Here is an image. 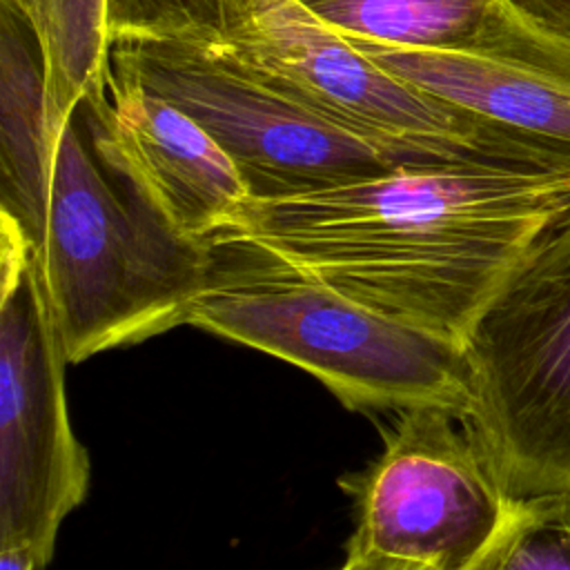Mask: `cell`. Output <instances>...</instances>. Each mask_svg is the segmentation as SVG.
<instances>
[{
	"label": "cell",
	"instance_id": "cell-1",
	"mask_svg": "<svg viewBox=\"0 0 570 570\" xmlns=\"http://www.w3.org/2000/svg\"><path fill=\"white\" fill-rule=\"evenodd\" d=\"M568 216L566 174L445 163L247 200L229 227L363 305L463 345L494 289Z\"/></svg>",
	"mask_w": 570,
	"mask_h": 570
},
{
	"label": "cell",
	"instance_id": "cell-2",
	"mask_svg": "<svg viewBox=\"0 0 570 570\" xmlns=\"http://www.w3.org/2000/svg\"><path fill=\"white\" fill-rule=\"evenodd\" d=\"M205 245L187 325L309 372L354 412L441 407L468 416L463 345L363 305L234 227Z\"/></svg>",
	"mask_w": 570,
	"mask_h": 570
},
{
	"label": "cell",
	"instance_id": "cell-3",
	"mask_svg": "<svg viewBox=\"0 0 570 570\" xmlns=\"http://www.w3.org/2000/svg\"><path fill=\"white\" fill-rule=\"evenodd\" d=\"M36 265L62 352L80 363L187 325L207 245L107 169L71 120L58 142Z\"/></svg>",
	"mask_w": 570,
	"mask_h": 570
},
{
	"label": "cell",
	"instance_id": "cell-4",
	"mask_svg": "<svg viewBox=\"0 0 570 570\" xmlns=\"http://www.w3.org/2000/svg\"><path fill=\"white\" fill-rule=\"evenodd\" d=\"M463 419L512 501L570 490V216L479 309Z\"/></svg>",
	"mask_w": 570,
	"mask_h": 570
},
{
	"label": "cell",
	"instance_id": "cell-5",
	"mask_svg": "<svg viewBox=\"0 0 570 570\" xmlns=\"http://www.w3.org/2000/svg\"><path fill=\"white\" fill-rule=\"evenodd\" d=\"M225 38L287 98L403 165L552 171L503 129L379 67L296 0H227Z\"/></svg>",
	"mask_w": 570,
	"mask_h": 570
},
{
	"label": "cell",
	"instance_id": "cell-6",
	"mask_svg": "<svg viewBox=\"0 0 570 570\" xmlns=\"http://www.w3.org/2000/svg\"><path fill=\"white\" fill-rule=\"evenodd\" d=\"M111 71L207 129L236 165L249 200L301 196L403 167L287 98L225 36L118 40Z\"/></svg>",
	"mask_w": 570,
	"mask_h": 570
},
{
	"label": "cell",
	"instance_id": "cell-7",
	"mask_svg": "<svg viewBox=\"0 0 570 570\" xmlns=\"http://www.w3.org/2000/svg\"><path fill=\"white\" fill-rule=\"evenodd\" d=\"M0 546H24L38 570L89 492V454L65 399L69 365L33 252L0 214Z\"/></svg>",
	"mask_w": 570,
	"mask_h": 570
},
{
	"label": "cell",
	"instance_id": "cell-8",
	"mask_svg": "<svg viewBox=\"0 0 570 570\" xmlns=\"http://www.w3.org/2000/svg\"><path fill=\"white\" fill-rule=\"evenodd\" d=\"M394 414L379 459L341 479L356 505L345 552L465 570L501 530L514 501L463 416L441 407Z\"/></svg>",
	"mask_w": 570,
	"mask_h": 570
},
{
	"label": "cell",
	"instance_id": "cell-9",
	"mask_svg": "<svg viewBox=\"0 0 570 570\" xmlns=\"http://www.w3.org/2000/svg\"><path fill=\"white\" fill-rule=\"evenodd\" d=\"M85 109L100 163L183 234L207 238L234 225L247 185L189 114L114 71L105 98Z\"/></svg>",
	"mask_w": 570,
	"mask_h": 570
},
{
	"label": "cell",
	"instance_id": "cell-10",
	"mask_svg": "<svg viewBox=\"0 0 570 570\" xmlns=\"http://www.w3.org/2000/svg\"><path fill=\"white\" fill-rule=\"evenodd\" d=\"M347 40L385 71L503 129L548 169L570 176V36L532 11L519 38L494 56Z\"/></svg>",
	"mask_w": 570,
	"mask_h": 570
},
{
	"label": "cell",
	"instance_id": "cell-11",
	"mask_svg": "<svg viewBox=\"0 0 570 570\" xmlns=\"http://www.w3.org/2000/svg\"><path fill=\"white\" fill-rule=\"evenodd\" d=\"M327 29L392 49L494 56L523 31L519 0H296Z\"/></svg>",
	"mask_w": 570,
	"mask_h": 570
},
{
	"label": "cell",
	"instance_id": "cell-12",
	"mask_svg": "<svg viewBox=\"0 0 570 570\" xmlns=\"http://www.w3.org/2000/svg\"><path fill=\"white\" fill-rule=\"evenodd\" d=\"M2 187L0 214L24 234L38 261L58 142L45 122V80L38 47L24 22L2 7Z\"/></svg>",
	"mask_w": 570,
	"mask_h": 570
},
{
	"label": "cell",
	"instance_id": "cell-13",
	"mask_svg": "<svg viewBox=\"0 0 570 570\" xmlns=\"http://www.w3.org/2000/svg\"><path fill=\"white\" fill-rule=\"evenodd\" d=\"M29 29L42 62L45 122L56 142L73 111L105 98L111 40L105 0H2Z\"/></svg>",
	"mask_w": 570,
	"mask_h": 570
},
{
	"label": "cell",
	"instance_id": "cell-14",
	"mask_svg": "<svg viewBox=\"0 0 570 570\" xmlns=\"http://www.w3.org/2000/svg\"><path fill=\"white\" fill-rule=\"evenodd\" d=\"M465 570H570V490L514 501Z\"/></svg>",
	"mask_w": 570,
	"mask_h": 570
},
{
	"label": "cell",
	"instance_id": "cell-15",
	"mask_svg": "<svg viewBox=\"0 0 570 570\" xmlns=\"http://www.w3.org/2000/svg\"><path fill=\"white\" fill-rule=\"evenodd\" d=\"M105 18L111 45L225 36L227 0H105Z\"/></svg>",
	"mask_w": 570,
	"mask_h": 570
},
{
	"label": "cell",
	"instance_id": "cell-16",
	"mask_svg": "<svg viewBox=\"0 0 570 570\" xmlns=\"http://www.w3.org/2000/svg\"><path fill=\"white\" fill-rule=\"evenodd\" d=\"M528 11L570 36V0H519Z\"/></svg>",
	"mask_w": 570,
	"mask_h": 570
},
{
	"label": "cell",
	"instance_id": "cell-17",
	"mask_svg": "<svg viewBox=\"0 0 570 570\" xmlns=\"http://www.w3.org/2000/svg\"><path fill=\"white\" fill-rule=\"evenodd\" d=\"M0 570H38V563L24 546H0Z\"/></svg>",
	"mask_w": 570,
	"mask_h": 570
},
{
	"label": "cell",
	"instance_id": "cell-18",
	"mask_svg": "<svg viewBox=\"0 0 570 570\" xmlns=\"http://www.w3.org/2000/svg\"><path fill=\"white\" fill-rule=\"evenodd\" d=\"M399 561H385L376 557H361L354 552H345V561L334 570H390Z\"/></svg>",
	"mask_w": 570,
	"mask_h": 570
},
{
	"label": "cell",
	"instance_id": "cell-19",
	"mask_svg": "<svg viewBox=\"0 0 570 570\" xmlns=\"http://www.w3.org/2000/svg\"><path fill=\"white\" fill-rule=\"evenodd\" d=\"M390 570H430V568L416 566V563H394Z\"/></svg>",
	"mask_w": 570,
	"mask_h": 570
}]
</instances>
